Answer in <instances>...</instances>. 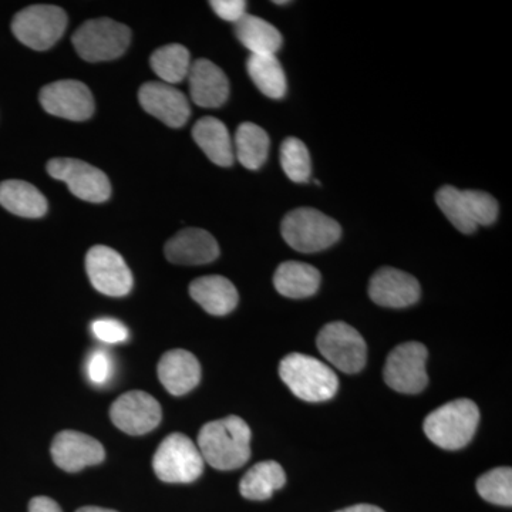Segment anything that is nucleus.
Segmentation results:
<instances>
[{
	"instance_id": "b1692460",
	"label": "nucleus",
	"mask_w": 512,
	"mask_h": 512,
	"mask_svg": "<svg viewBox=\"0 0 512 512\" xmlns=\"http://www.w3.org/2000/svg\"><path fill=\"white\" fill-rule=\"evenodd\" d=\"M0 205L23 218H40L47 212V201L35 185L9 180L0 184Z\"/></svg>"
},
{
	"instance_id": "ddd939ff",
	"label": "nucleus",
	"mask_w": 512,
	"mask_h": 512,
	"mask_svg": "<svg viewBox=\"0 0 512 512\" xmlns=\"http://www.w3.org/2000/svg\"><path fill=\"white\" fill-rule=\"evenodd\" d=\"M114 426L130 436H143L156 429L163 412L160 403L146 392L121 394L110 409Z\"/></svg>"
},
{
	"instance_id": "aec40b11",
	"label": "nucleus",
	"mask_w": 512,
	"mask_h": 512,
	"mask_svg": "<svg viewBox=\"0 0 512 512\" xmlns=\"http://www.w3.org/2000/svg\"><path fill=\"white\" fill-rule=\"evenodd\" d=\"M158 377L168 393L173 396H183L200 383V362L187 350H170L158 363Z\"/></svg>"
},
{
	"instance_id": "9b49d317",
	"label": "nucleus",
	"mask_w": 512,
	"mask_h": 512,
	"mask_svg": "<svg viewBox=\"0 0 512 512\" xmlns=\"http://www.w3.org/2000/svg\"><path fill=\"white\" fill-rule=\"evenodd\" d=\"M47 173L66 183L70 192L80 200L104 202L110 198L111 185L107 175L84 161L55 158L47 164Z\"/></svg>"
},
{
	"instance_id": "7c9ffc66",
	"label": "nucleus",
	"mask_w": 512,
	"mask_h": 512,
	"mask_svg": "<svg viewBox=\"0 0 512 512\" xmlns=\"http://www.w3.org/2000/svg\"><path fill=\"white\" fill-rule=\"evenodd\" d=\"M477 491L488 503L511 507L512 470L510 467H498L488 471L477 480Z\"/></svg>"
},
{
	"instance_id": "2f4dec72",
	"label": "nucleus",
	"mask_w": 512,
	"mask_h": 512,
	"mask_svg": "<svg viewBox=\"0 0 512 512\" xmlns=\"http://www.w3.org/2000/svg\"><path fill=\"white\" fill-rule=\"evenodd\" d=\"M94 335L106 343H121L128 339V330L116 319H99L93 322Z\"/></svg>"
},
{
	"instance_id": "f8f14e48",
	"label": "nucleus",
	"mask_w": 512,
	"mask_h": 512,
	"mask_svg": "<svg viewBox=\"0 0 512 512\" xmlns=\"http://www.w3.org/2000/svg\"><path fill=\"white\" fill-rule=\"evenodd\" d=\"M90 282L107 296H126L133 288V275L119 252L104 245L90 249L86 256Z\"/></svg>"
},
{
	"instance_id": "39448f33",
	"label": "nucleus",
	"mask_w": 512,
	"mask_h": 512,
	"mask_svg": "<svg viewBox=\"0 0 512 512\" xmlns=\"http://www.w3.org/2000/svg\"><path fill=\"white\" fill-rule=\"evenodd\" d=\"M281 231L286 244L303 254L328 249L342 235L338 221L313 208H298L289 212L282 221Z\"/></svg>"
},
{
	"instance_id": "2eb2a0df",
	"label": "nucleus",
	"mask_w": 512,
	"mask_h": 512,
	"mask_svg": "<svg viewBox=\"0 0 512 512\" xmlns=\"http://www.w3.org/2000/svg\"><path fill=\"white\" fill-rule=\"evenodd\" d=\"M52 457L56 466L66 473H77L83 468L103 463L106 451L93 437L79 431L64 430L53 440Z\"/></svg>"
},
{
	"instance_id": "0eeeda50",
	"label": "nucleus",
	"mask_w": 512,
	"mask_h": 512,
	"mask_svg": "<svg viewBox=\"0 0 512 512\" xmlns=\"http://www.w3.org/2000/svg\"><path fill=\"white\" fill-rule=\"evenodd\" d=\"M130 39V29L126 25L101 18L83 23L73 35V45L86 62H109L126 52Z\"/></svg>"
},
{
	"instance_id": "f257e3e1",
	"label": "nucleus",
	"mask_w": 512,
	"mask_h": 512,
	"mask_svg": "<svg viewBox=\"0 0 512 512\" xmlns=\"http://www.w3.org/2000/svg\"><path fill=\"white\" fill-rule=\"evenodd\" d=\"M251 429L241 417L210 421L198 434V450L205 463L221 471L237 470L251 457Z\"/></svg>"
},
{
	"instance_id": "6e6552de",
	"label": "nucleus",
	"mask_w": 512,
	"mask_h": 512,
	"mask_svg": "<svg viewBox=\"0 0 512 512\" xmlns=\"http://www.w3.org/2000/svg\"><path fill=\"white\" fill-rule=\"evenodd\" d=\"M316 345L320 355L343 373H359L366 366L365 339L348 323L332 322L320 330Z\"/></svg>"
},
{
	"instance_id": "72a5a7b5",
	"label": "nucleus",
	"mask_w": 512,
	"mask_h": 512,
	"mask_svg": "<svg viewBox=\"0 0 512 512\" xmlns=\"http://www.w3.org/2000/svg\"><path fill=\"white\" fill-rule=\"evenodd\" d=\"M211 8L227 22L237 23L247 15V2L244 0H212Z\"/></svg>"
},
{
	"instance_id": "393cba45",
	"label": "nucleus",
	"mask_w": 512,
	"mask_h": 512,
	"mask_svg": "<svg viewBox=\"0 0 512 512\" xmlns=\"http://www.w3.org/2000/svg\"><path fill=\"white\" fill-rule=\"evenodd\" d=\"M235 33L251 55H275L282 47V35L271 23L245 15L235 23Z\"/></svg>"
},
{
	"instance_id": "c756f323",
	"label": "nucleus",
	"mask_w": 512,
	"mask_h": 512,
	"mask_svg": "<svg viewBox=\"0 0 512 512\" xmlns=\"http://www.w3.org/2000/svg\"><path fill=\"white\" fill-rule=\"evenodd\" d=\"M281 164L285 174L293 183L302 184L311 180V156H309L308 147L298 138H286L282 144Z\"/></svg>"
},
{
	"instance_id": "f03ea898",
	"label": "nucleus",
	"mask_w": 512,
	"mask_h": 512,
	"mask_svg": "<svg viewBox=\"0 0 512 512\" xmlns=\"http://www.w3.org/2000/svg\"><path fill=\"white\" fill-rule=\"evenodd\" d=\"M279 376L299 399L309 403L326 402L339 389L336 373L316 357L291 353L282 359Z\"/></svg>"
},
{
	"instance_id": "473e14b6",
	"label": "nucleus",
	"mask_w": 512,
	"mask_h": 512,
	"mask_svg": "<svg viewBox=\"0 0 512 512\" xmlns=\"http://www.w3.org/2000/svg\"><path fill=\"white\" fill-rule=\"evenodd\" d=\"M87 375L94 384H104L111 376V360L103 350H97L90 357Z\"/></svg>"
},
{
	"instance_id": "6ab92c4d",
	"label": "nucleus",
	"mask_w": 512,
	"mask_h": 512,
	"mask_svg": "<svg viewBox=\"0 0 512 512\" xmlns=\"http://www.w3.org/2000/svg\"><path fill=\"white\" fill-rule=\"evenodd\" d=\"M191 99L204 109L221 107L229 96V82L225 73L210 60L200 59L191 64L190 73Z\"/></svg>"
},
{
	"instance_id": "412c9836",
	"label": "nucleus",
	"mask_w": 512,
	"mask_h": 512,
	"mask_svg": "<svg viewBox=\"0 0 512 512\" xmlns=\"http://www.w3.org/2000/svg\"><path fill=\"white\" fill-rule=\"evenodd\" d=\"M190 295L205 312L225 316L237 308V288L224 276L211 275L195 279L190 285Z\"/></svg>"
},
{
	"instance_id": "c9c22d12",
	"label": "nucleus",
	"mask_w": 512,
	"mask_h": 512,
	"mask_svg": "<svg viewBox=\"0 0 512 512\" xmlns=\"http://www.w3.org/2000/svg\"><path fill=\"white\" fill-rule=\"evenodd\" d=\"M336 512H384L382 508L376 507V505L370 504H357L352 505V507L343 508V510H339Z\"/></svg>"
},
{
	"instance_id": "f704fd0d",
	"label": "nucleus",
	"mask_w": 512,
	"mask_h": 512,
	"mask_svg": "<svg viewBox=\"0 0 512 512\" xmlns=\"http://www.w3.org/2000/svg\"><path fill=\"white\" fill-rule=\"evenodd\" d=\"M29 512H63L60 505L49 497H35L30 500Z\"/></svg>"
},
{
	"instance_id": "a878e982",
	"label": "nucleus",
	"mask_w": 512,
	"mask_h": 512,
	"mask_svg": "<svg viewBox=\"0 0 512 512\" xmlns=\"http://www.w3.org/2000/svg\"><path fill=\"white\" fill-rule=\"evenodd\" d=\"M285 483L286 474L281 464L261 461L242 477L239 491L247 500L264 501L271 498L276 490H281Z\"/></svg>"
},
{
	"instance_id": "cd10ccee",
	"label": "nucleus",
	"mask_w": 512,
	"mask_h": 512,
	"mask_svg": "<svg viewBox=\"0 0 512 512\" xmlns=\"http://www.w3.org/2000/svg\"><path fill=\"white\" fill-rule=\"evenodd\" d=\"M269 153V137L264 128L254 123H242L235 134L234 154L248 170H258Z\"/></svg>"
},
{
	"instance_id": "4be33fe9",
	"label": "nucleus",
	"mask_w": 512,
	"mask_h": 512,
	"mask_svg": "<svg viewBox=\"0 0 512 512\" xmlns=\"http://www.w3.org/2000/svg\"><path fill=\"white\" fill-rule=\"evenodd\" d=\"M192 137L198 147L212 163L220 167H231L234 164V143L227 126L215 117H204L192 128Z\"/></svg>"
},
{
	"instance_id": "f3484780",
	"label": "nucleus",
	"mask_w": 512,
	"mask_h": 512,
	"mask_svg": "<svg viewBox=\"0 0 512 512\" xmlns=\"http://www.w3.org/2000/svg\"><path fill=\"white\" fill-rule=\"evenodd\" d=\"M420 284L414 276L396 268H382L370 279L369 296L384 308H407L419 301Z\"/></svg>"
},
{
	"instance_id": "5701e85b",
	"label": "nucleus",
	"mask_w": 512,
	"mask_h": 512,
	"mask_svg": "<svg viewBox=\"0 0 512 512\" xmlns=\"http://www.w3.org/2000/svg\"><path fill=\"white\" fill-rule=\"evenodd\" d=\"M322 276L315 266L288 261L278 266L274 276L276 291L291 299H305L318 292Z\"/></svg>"
},
{
	"instance_id": "20e7f679",
	"label": "nucleus",
	"mask_w": 512,
	"mask_h": 512,
	"mask_svg": "<svg viewBox=\"0 0 512 512\" xmlns=\"http://www.w3.org/2000/svg\"><path fill=\"white\" fill-rule=\"evenodd\" d=\"M440 210L463 234H474L480 225H491L498 218V204L484 191L458 190L446 185L436 194Z\"/></svg>"
},
{
	"instance_id": "9d476101",
	"label": "nucleus",
	"mask_w": 512,
	"mask_h": 512,
	"mask_svg": "<svg viewBox=\"0 0 512 512\" xmlns=\"http://www.w3.org/2000/svg\"><path fill=\"white\" fill-rule=\"evenodd\" d=\"M429 357L426 346L419 342H407L397 346L387 356L384 365V382L390 389L403 394H417L426 389L429 376L426 362Z\"/></svg>"
},
{
	"instance_id": "c85d7f7f",
	"label": "nucleus",
	"mask_w": 512,
	"mask_h": 512,
	"mask_svg": "<svg viewBox=\"0 0 512 512\" xmlns=\"http://www.w3.org/2000/svg\"><path fill=\"white\" fill-rule=\"evenodd\" d=\"M151 67L154 73L165 84H177L188 77L191 69V57L188 49L181 45H167L160 47L151 56Z\"/></svg>"
},
{
	"instance_id": "7ed1b4c3",
	"label": "nucleus",
	"mask_w": 512,
	"mask_h": 512,
	"mask_svg": "<svg viewBox=\"0 0 512 512\" xmlns=\"http://www.w3.org/2000/svg\"><path fill=\"white\" fill-rule=\"evenodd\" d=\"M480 423V410L473 400L458 399L444 404L426 417L424 434L444 450L466 447Z\"/></svg>"
},
{
	"instance_id": "dca6fc26",
	"label": "nucleus",
	"mask_w": 512,
	"mask_h": 512,
	"mask_svg": "<svg viewBox=\"0 0 512 512\" xmlns=\"http://www.w3.org/2000/svg\"><path fill=\"white\" fill-rule=\"evenodd\" d=\"M138 100L147 113L168 127H183L190 119L191 109L187 97L171 84L146 83L138 92Z\"/></svg>"
},
{
	"instance_id": "bb28decb",
	"label": "nucleus",
	"mask_w": 512,
	"mask_h": 512,
	"mask_svg": "<svg viewBox=\"0 0 512 512\" xmlns=\"http://www.w3.org/2000/svg\"><path fill=\"white\" fill-rule=\"evenodd\" d=\"M247 69L255 86L271 99H282L288 90L286 76L275 55L249 56Z\"/></svg>"
},
{
	"instance_id": "a211bd4d",
	"label": "nucleus",
	"mask_w": 512,
	"mask_h": 512,
	"mask_svg": "<svg viewBox=\"0 0 512 512\" xmlns=\"http://www.w3.org/2000/svg\"><path fill=\"white\" fill-rule=\"evenodd\" d=\"M168 261L177 265H205L220 256L218 242L210 232L188 228L178 232L164 248Z\"/></svg>"
},
{
	"instance_id": "423d86ee",
	"label": "nucleus",
	"mask_w": 512,
	"mask_h": 512,
	"mask_svg": "<svg viewBox=\"0 0 512 512\" xmlns=\"http://www.w3.org/2000/svg\"><path fill=\"white\" fill-rule=\"evenodd\" d=\"M204 458L190 437L170 434L158 446L153 458L156 476L164 483L190 484L201 477Z\"/></svg>"
},
{
	"instance_id": "4468645a",
	"label": "nucleus",
	"mask_w": 512,
	"mask_h": 512,
	"mask_svg": "<svg viewBox=\"0 0 512 512\" xmlns=\"http://www.w3.org/2000/svg\"><path fill=\"white\" fill-rule=\"evenodd\" d=\"M40 104L47 113L72 121L89 120L94 113V99L86 84L62 80L47 84L40 92Z\"/></svg>"
},
{
	"instance_id": "e433bc0d",
	"label": "nucleus",
	"mask_w": 512,
	"mask_h": 512,
	"mask_svg": "<svg viewBox=\"0 0 512 512\" xmlns=\"http://www.w3.org/2000/svg\"><path fill=\"white\" fill-rule=\"evenodd\" d=\"M76 512H117L114 510H109V508H101V507H83Z\"/></svg>"
},
{
	"instance_id": "1a4fd4ad",
	"label": "nucleus",
	"mask_w": 512,
	"mask_h": 512,
	"mask_svg": "<svg viewBox=\"0 0 512 512\" xmlns=\"http://www.w3.org/2000/svg\"><path fill=\"white\" fill-rule=\"evenodd\" d=\"M67 15L53 5H35L23 9L12 22L13 35L33 50L50 49L63 36Z\"/></svg>"
}]
</instances>
